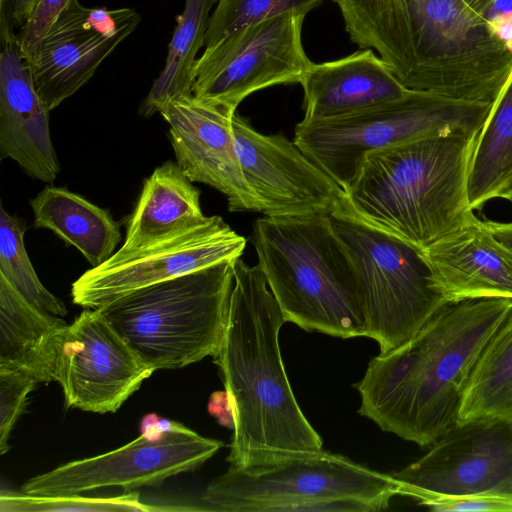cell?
Masks as SVG:
<instances>
[{
    "label": "cell",
    "mask_w": 512,
    "mask_h": 512,
    "mask_svg": "<svg viewBox=\"0 0 512 512\" xmlns=\"http://www.w3.org/2000/svg\"><path fill=\"white\" fill-rule=\"evenodd\" d=\"M159 113L169 124L177 164L192 182L207 184L224 194L230 212H259L236 150L234 114L192 93L171 99Z\"/></svg>",
    "instance_id": "e0dca14e"
},
{
    "label": "cell",
    "mask_w": 512,
    "mask_h": 512,
    "mask_svg": "<svg viewBox=\"0 0 512 512\" xmlns=\"http://www.w3.org/2000/svg\"><path fill=\"white\" fill-rule=\"evenodd\" d=\"M25 222L0 205V275L30 304L41 311L64 316V303L49 292L38 278L28 257L24 234Z\"/></svg>",
    "instance_id": "4316f807"
},
{
    "label": "cell",
    "mask_w": 512,
    "mask_h": 512,
    "mask_svg": "<svg viewBox=\"0 0 512 512\" xmlns=\"http://www.w3.org/2000/svg\"><path fill=\"white\" fill-rule=\"evenodd\" d=\"M141 21L132 8H88L72 0L26 58L51 111L75 94Z\"/></svg>",
    "instance_id": "9a60e30c"
},
{
    "label": "cell",
    "mask_w": 512,
    "mask_h": 512,
    "mask_svg": "<svg viewBox=\"0 0 512 512\" xmlns=\"http://www.w3.org/2000/svg\"><path fill=\"white\" fill-rule=\"evenodd\" d=\"M304 17H273L206 47L196 61L192 95L235 114L238 105L258 90L300 83L312 63L302 43Z\"/></svg>",
    "instance_id": "30bf717a"
},
{
    "label": "cell",
    "mask_w": 512,
    "mask_h": 512,
    "mask_svg": "<svg viewBox=\"0 0 512 512\" xmlns=\"http://www.w3.org/2000/svg\"><path fill=\"white\" fill-rule=\"evenodd\" d=\"M153 372L99 309H84L67 326L56 374L67 407L115 412Z\"/></svg>",
    "instance_id": "2e32d148"
},
{
    "label": "cell",
    "mask_w": 512,
    "mask_h": 512,
    "mask_svg": "<svg viewBox=\"0 0 512 512\" xmlns=\"http://www.w3.org/2000/svg\"><path fill=\"white\" fill-rule=\"evenodd\" d=\"M487 228L493 235L512 250V222L501 223L491 220H484Z\"/></svg>",
    "instance_id": "e575fe53"
},
{
    "label": "cell",
    "mask_w": 512,
    "mask_h": 512,
    "mask_svg": "<svg viewBox=\"0 0 512 512\" xmlns=\"http://www.w3.org/2000/svg\"><path fill=\"white\" fill-rule=\"evenodd\" d=\"M512 184V76L481 129L467 183L468 202L478 210L503 198Z\"/></svg>",
    "instance_id": "d4e9b609"
},
{
    "label": "cell",
    "mask_w": 512,
    "mask_h": 512,
    "mask_svg": "<svg viewBox=\"0 0 512 512\" xmlns=\"http://www.w3.org/2000/svg\"><path fill=\"white\" fill-rule=\"evenodd\" d=\"M216 3L217 0H185L184 10L175 18L164 67L141 105L145 117L159 112L171 99L192 92L196 56L204 46L210 13Z\"/></svg>",
    "instance_id": "484cf974"
},
{
    "label": "cell",
    "mask_w": 512,
    "mask_h": 512,
    "mask_svg": "<svg viewBox=\"0 0 512 512\" xmlns=\"http://www.w3.org/2000/svg\"><path fill=\"white\" fill-rule=\"evenodd\" d=\"M252 242L286 322L343 339L365 337L354 266L330 216L264 215L253 224Z\"/></svg>",
    "instance_id": "5b68a950"
},
{
    "label": "cell",
    "mask_w": 512,
    "mask_h": 512,
    "mask_svg": "<svg viewBox=\"0 0 512 512\" xmlns=\"http://www.w3.org/2000/svg\"><path fill=\"white\" fill-rule=\"evenodd\" d=\"M284 323L259 266L236 259L225 330L213 357L234 419L231 468L257 470L323 451L285 372L279 346Z\"/></svg>",
    "instance_id": "6da1fadb"
},
{
    "label": "cell",
    "mask_w": 512,
    "mask_h": 512,
    "mask_svg": "<svg viewBox=\"0 0 512 512\" xmlns=\"http://www.w3.org/2000/svg\"><path fill=\"white\" fill-rule=\"evenodd\" d=\"M480 131L368 152L344 190L342 211L425 250L476 218L467 183Z\"/></svg>",
    "instance_id": "277c9868"
},
{
    "label": "cell",
    "mask_w": 512,
    "mask_h": 512,
    "mask_svg": "<svg viewBox=\"0 0 512 512\" xmlns=\"http://www.w3.org/2000/svg\"><path fill=\"white\" fill-rule=\"evenodd\" d=\"M511 313L507 298L445 303L411 339L370 360L356 385L359 414L406 441L432 445L457 424L470 374Z\"/></svg>",
    "instance_id": "3957f363"
},
{
    "label": "cell",
    "mask_w": 512,
    "mask_h": 512,
    "mask_svg": "<svg viewBox=\"0 0 512 512\" xmlns=\"http://www.w3.org/2000/svg\"><path fill=\"white\" fill-rule=\"evenodd\" d=\"M434 285L446 302L512 300V250L477 217L425 250Z\"/></svg>",
    "instance_id": "d6986e66"
},
{
    "label": "cell",
    "mask_w": 512,
    "mask_h": 512,
    "mask_svg": "<svg viewBox=\"0 0 512 512\" xmlns=\"http://www.w3.org/2000/svg\"><path fill=\"white\" fill-rule=\"evenodd\" d=\"M235 261L137 289L97 309L154 371L214 357L227 321Z\"/></svg>",
    "instance_id": "8992f818"
},
{
    "label": "cell",
    "mask_w": 512,
    "mask_h": 512,
    "mask_svg": "<svg viewBox=\"0 0 512 512\" xmlns=\"http://www.w3.org/2000/svg\"><path fill=\"white\" fill-rule=\"evenodd\" d=\"M322 0H217L206 31L210 47L246 26L288 13L306 16Z\"/></svg>",
    "instance_id": "f1b7e54d"
},
{
    "label": "cell",
    "mask_w": 512,
    "mask_h": 512,
    "mask_svg": "<svg viewBox=\"0 0 512 512\" xmlns=\"http://www.w3.org/2000/svg\"><path fill=\"white\" fill-rule=\"evenodd\" d=\"M401 495L398 481L326 451L257 470L231 468L203 491L205 511L371 512Z\"/></svg>",
    "instance_id": "52a82bcc"
},
{
    "label": "cell",
    "mask_w": 512,
    "mask_h": 512,
    "mask_svg": "<svg viewBox=\"0 0 512 512\" xmlns=\"http://www.w3.org/2000/svg\"><path fill=\"white\" fill-rule=\"evenodd\" d=\"M72 0H40L30 20L20 28L21 52L27 58L39 44L52 23Z\"/></svg>",
    "instance_id": "1f68e13d"
},
{
    "label": "cell",
    "mask_w": 512,
    "mask_h": 512,
    "mask_svg": "<svg viewBox=\"0 0 512 512\" xmlns=\"http://www.w3.org/2000/svg\"><path fill=\"white\" fill-rule=\"evenodd\" d=\"M300 84L303 121L349 115L400 99L410 92L372 49L324 63H311Z\"/></svg>",
    "instance_id": "ffe728a7"
},
{
    "label": "cell",
    "mask_w": 512,
    "mask_h": 512,
    "mask_svg": "<svg viewBox=\"0 0 512 512\" xmlns=\"http://www.w3.org/2000/svg\"><path fill=\"white\" fill-rule=\"evenodd\" d=\"M512 424V313L483 348L466 384L457 423Z\"/></svg>",
    "instance_id": "cb8c5ba5"
},
{
    "label": "cell",
    "mask_w": 512,
    "mask_h": 512,
    "mask_svg": "<svg viewBox=\"0 0 512 512\" xmlns=\"http://www.w3.org/2000/svg\"><path fill=\"white\" fill-rule=\"evenodd\" d=\"M334 1L350 39L410 90L494 103L512 76V51L464 0Z\"/></svg>",
    "instance_id": "7a4b0ae2"
},
{
    "label": "cell",
    "mask_w": 512,
    "mask_h": 512,
    "mask_svg": "<svg viewBox=\"0 0 512 512\" xmlns=\"http://www.w3.org/2000/svg\"><path fill=\"white\" fill-rule=\"evenodd\" d=\"M177 163L167 161L144 181L132 212L124 219L122 250L166 240L203 223L200 190Z\"/></svg>",
    "instance_id": "44dd1931"
},
{
    "label": "cell",
    "mask_w": 512,
    "mask_h": 512,
    "mask_svg": "<svg viewBox=\"0 0 512 512\" xmlns=\"http://www.w3.org/2000/svg\"><path fill=\"white\" fill-rule=\"evenodd\" d=\"M422 457L392 474L401 496L420 502L437 495H512V424H455Z\"/></svg>",
    "instance_id": "4fadbf2b"
},
{
    "label": "cell",
    "mask_w": 512,
    "mask_h": 512,
    "mask_svg": "<svg viewBox=\"0 0 512 512\" xmlns=\"http://www.w3.org/2000/svg\"><path fill=\"white\" fill-rule=\"evenodd\" d=\"M246 242L222 217L208 216L198 226L166 240L119 249L72 284V300L84 309H97L137 289L238 259Z\"/></svg>",
    "instance_id": "7c38bea8"
},
{
    "label": "cell",
    "mask_w": 512,
    "mask_h": 512,
    "mask_svg": "<svg viewBox=\"0 0 512 512\" xmlns=\"http://www.w3.org/2000/svg\"><path fill=\"white\" fill-rule=\"evenodd\" d=\"M208 411L221 425L234 429L232 409L226 391H216L210 396Z\"/></svg>",
    "instance_id": "d6a6232c"
},
{
    "label": "cell",
    "mask_w": 512,
    "mask_h": 512,
    "mask_svg": "<svg viewBox=\"0 0 512 512\" xmlns=\"http://www.w3.org/2000/svg\"><path fill=\"white\" fill-rule=\"evenodd\" d=\"M16 26L23 27L32 17L40 0H11Z\"/></svg>",
    "instance_id": "836d02e7"
},
{
    "label": "cell",
    "mask_w": 512,
    "mask_h": 512,
    "mask_svg": "<svg viewBox=\"0 0 512 512\" xmlns=\"http://www.w3.org/2000/svg\"><path fill=\"white\" fill-rule=\"evenodd\" d=\"M175 510L151 506L141 502L138 492H126L112 497H84L73 495H33L2 493L1 512H149Z\"/></svg>",
    "instance_id": "83f0119b"
},
{
    "label": "cell",
    "mask_w": 512,
    "mask_h": 512,
    "mask_svg": "<svg viewBox=\"0 0 512 512\" xmlns=\"http://www.w3.org/2000/svg\"><path fill=\"white\" fill-rule=\"evenodd\" d=\"M38 382L29 374L0 367V454L9 450L8 439L22 414L27 395Z\"/></svg>",
    "instance_id": "f546056e"
},
{
    "label": "cell",
    "mask_w": 512,
    "mask_h": 512,
    "mask_svg": "<svg viewBox=\"0 0 512 512\" xmlns=\"http://www.w3.org/2000/svg\"><path fill=\"white\" fill-rule=\"evenodd\" d=\"M30 206L35 228L49 229L76 247L92 267L107 261L121 240L120 223L107 209L64 187L46 186Z\"/></svg>",
    "instance_id": "603a6c76"
},
{
    "label": "cell",
    "mask_w": 512,
    "mask_h": 512,
    "mask_svg": "<svg viewBox=\"0 0 512 512\" xmlns=\"http://www.w3.org/2000/svg\"><path fill=\"white\" fill-rule=\"evenodd\" d=\"M503 198H505V199L509 200L510 202H512V184L509 187V189L507 190V192L505 193Z\"/></svg>",
    "instance_id": "8d00e7d4"
},
{
    "label": "cell",
    "mask_w": 512,
    "mask_h": 512,
    "mask_svg": "<svg viewBox=\"0 0 512 512\" xmlns=\"http://www.w3.org/2000/svg\"><path fill=\"white\" fill-rule=\"evenodd\" d=\"M13 9L0 6V155L48 184L60 165L49 128L50 110L39 96L15 32Z\"/></svg>",
    "instance_id": "ac0fdd59"
},
{
    "label": "cell",
    "mask_w": 512,
    "mask_h": 512,
    "mask_svg": "<svg viewBox=\"0 0 512 512\" xmlns=\"http://www.w3.org/2000/svg\"><path fill=\"white\" fill-rule=\"evenodd\" d=\"M67 326L30 304L0 275V367L21 370L38 383L56 381Z\"/></svg>",
    "instance_id": "7402d4cb"
},
{
    "label": "cell",
    "mask_w": 512,
    "mask_h": 512,
    "mask_svg": "<svg viewBox=\"0 0 512 512\" xmlns=\"http://www.w3.org/2000/svg\"><path fill=\"white\" fill-rule=\"evenodd\" d=\"M467 5H469L474 11L479 13L480 15H484L488 7L495 1V0H464Z\"/></svg>",
    "instance_id": "d590c367"
},
{
    "label": "cell",
    "mask_w": 512,
    "mask_h": 512,
    "mask_svg": "<svg viewBox=\"0 0 512 512\" xmlns=\"http://www.w3.org/2000/svg\"><path fill=\"white\" fill-rule=\"evenodd\" d=\"M222 446L179 422L160 426L107 453L65 463L29 479L22 491L33 495H73L105 487L125 490L155 486L194 470Z\"/></svg>",
    "instance_id": "8fae6325"
},
{
    "label": "cell",
    "mask_w": 512,
    "mask_h": 512,
    "mask_svg": "<svg viewBox=\"0 0 512 512\" xmlns=\"http://www.w3.org/2000/svg\"><path fill=\"white\" fill-rule=\"evenodd\" d=\"M330 220L354 266L365 337L378 343L379 354L388 353L411 339L447 302L435 288L423 250L346 211Z\"/></svg>",
    "instance_id": "9c48e42d"
},
{
    "label": "cell",
    "mask_w": 512,
    "mask_h": 512,
    "mask_svg": "<svg viewBox=\"0 0 512 512\" xmlns=\"http://www.w3.org/2000/svg\"><path fill=\"white\" fill-rule=\"evenodd\" d=\"M494 103L410 90L404 97L349 115L300 121L297 146L345 190L365 155L426 137L480 131Z\"/></svg>",
    "instance_id": "ba28073f"
},
{
    "label": "cell",
    "mask_w": 512,
    "mask_h": 512,
    "mask_svg": "<svg viewBox=\"0 0 512 512\" xmlns=\"http://www.w3.org/2000/svg\"><path fill=\"white\" fill-rule=\"evenodd\" d=\"M232 128L242 173L260 213L330 216L344 209L343 188L294 141L282 133L262 134L237 113Z\"/></svg>",
    "instance_id": "5bb4252c"
},
{
    "label": "cell",
    "mask_w": 512,
    "mask_h": 512,
    "mask_svg": "<svg viewBox=\"0 0 512 512\" xmlns=\"http://www.w3.org/2000/svg\"><path fill=\"white\" fill-rule=\"evenodd\" d=\"M419 505L435 512H512V495L478 493L427 497Z\"/></svg>",
    "instance_id": "4dcf8cb0"
}]
</instances>
